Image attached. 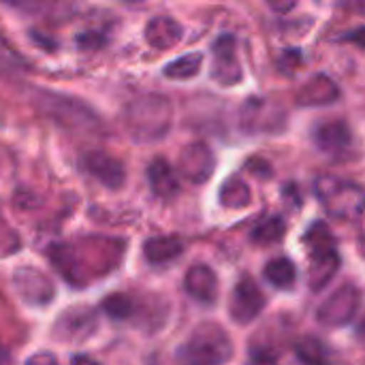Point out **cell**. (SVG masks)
<instances>
[{"instance_id":"cell-1","label":"cell","mask_w":365,"mask_h":365,"mask_svg":"<svg viewBox=\"0 0 365 365\" xmlns=\"http://www.w3.org/2000/svg\"><path fill=\"white\" fill-rule=\"evenodd\" d=\"M233 355V344L216 323L199 325L178 349L175 365H225Z\"/></svg>"},{"instance_id":"cell-2","label":"cell","mask_w":365,"mask_h":365,"mask_svg":"<svg viewBox=\"0 0 365 365\" xmlns=\"http://www.w3.org/2000/svg\"><path fill=\"white\" fill-rule=\"evenodd\" d=\"M171 124V107L167 98L145 96L135 101L126 111V126L135 139L152 141L167 133Z\"/></svg>"},{"instance_id":"cell-3","label":"cell","mask_w":365,"mask_h":365,"mask_svg":"<svg viewBox=\"0 0 365 365\" xmlns=\"http://www.w3.org/2000/svg\"><path fill=\"white\" fill-rule=\"evenodd\" d=\"M314 192L325 210L336 218H359L364 212V190L334 175H321L314 182Z\"/></svg>"},{"instance_id":"cell-4","label":"cell","mask_w":365,"mask_h":365,"mask_svg":"<svg viewBox=\"0 0 365 365\" xmlns=\"http://www.w3.org/2000/svg\"><path fill=\"white\" fill-rule=\"evenodd\" d=\"M361 306V293L353 284L340 287L317 312L319 321L327 327H340L355 319L357 310Z\"/></svg>"},{"instance_id":"cell-5","label":"cell","mask_w":365,"mask_h":365,"mask_svg":"<svg viewBox=\"0 0 365 365\" xmlns=\"http://www.w3.org/2000/svg\"><path fill=\"white\" fill-rule=\"evenodd\" d=\"M265 308V295L259 289V284L252 278H242L237 287L233 289L231 302H229V314L235 323L246 325L252 323L261 310Z\"/></svg>"},{"instance_id":"cell-6","label":"cell","mask_w":365,"mask_h":365,"mask_svg":"<svg viewBox=\"0 0 365 365\" xmlns=\"http://www.w3.org/2000/svg\"><path fill=\"white\" fill-rule=\"evenodd\" d=\"M214 51V64H212V79L222 86H235L242 81L244 73L235 53V36L222 34L212 45Z\"/></svg>"},{"instance_id":"cell-7","label":"cell","mask_w":365,"mask_h":365,"mask_svg":"<svg viewBox=\"0 0 365 365\" xmlns=\"http://www.w3.org/2000/svg\"><path fill=\"white\" fill-rule=\"evenodd\" d=\"M13 287L17 295L30 306H47L53 299V284L34 267H19L13 274Z\"/></svg>"},{"instance_id":"cell-8","label":"cell","mask_w":365,"mask_h":365,"mask_svg":"<svg viewBox=\"0 0 365 365\" xmlns=\"http://www.w3.org/2000/svg\"><path fill=\"white\" fill-rule=\"evenodd\" d=\"M94 329H96V312L92 308L79 306L62 314V319L53 327V334L64 342H81L90 338Z\"/></svg>"},{"instance_id":"cell-9","label":"cell","mask_w":365,"mask_h":365,"mask_svg":"<svg viewBox=\"0 0 365 365\" xmlns=\"http://www.w3.org/2000/svg\"><path fill=\"white\" fill-rule=\"evenodd\" d=\"M178 171L192 184H203L214 171V156L205 143H190L182 150Z\"/></svg>"},{"instance_id":"cell-10","label":"cell","mask_w":365,"mask_h":365,"mask_svg":"<svg viewBox=\"0 0 365 365\" xmlns=\"http://www.w3.org/2000/svg\"><path fill=\"white\" fill-rule=\"evenodd\" d=\"M184 289L195 302H199L203 306H214L218 299V278H216L214 269L207 265H192L186 272Z\"/></svg>"},{"instance_id":"cell-11","label":"cell","mask_w":365,"mask_h":365,"mask_svg":"<svg viewBox=\"0 0 365 365\" xmlns=\"http://www.w3.org/2000/svg\"><path fill=\"white\" fill-rule=\"evenodd\" d=\"M83 167L107 188H120L124 184V167L118 158L105 152H90L83 158Z\"/></svg>"},{"instance_id":"cell-12","label":"cell","mask_w":365,"mask_h":365,"mask_svg":"<svg viewBox=\"0 0 365 365\" xmlns=\"http://www.w3.org/2000/svg\"><path fill=\"white\" fill-rule=\"evenodd\" d=\"M314 143L325 154L336 156V154L351 150L353 135H351V128L340 120L338 122H325V124L314 128Z\"/></svg>"},{"instance_id":"cell-13","label":"cell","mask_w":365,"mask_h":365,"mask_svg":"<svg viewBox=\"0 0 365 365\" xmlns=\"http://www.w3.org/2000/svg\"><path fill=\"white\" fill-rule=\"evenodd\" d=\"M148 180H150L152 192L158 199H173L180 192L178 173H175V169L165 158H156L148 167Z\"/></svg>"},{"instance_id":"cell-14","label":"cell","mask_w":365,"mask_h":365,"mask_svg":"<svg viewBox=\"0 0 365 365\" xmlns=\"http://www.w3.org/2000/svg\"><path fill=\"white\" fill-rule=\"evenodd\" d=\"M184 252V242L175 235H160V237H150L143 244V255L148 263L152 265H167L175 261Z\"/></svg>"},{"instance_id":"cell-15","label":"cell","mask_w":365,"mask_h":365,"mask_svg":"<svg viewBox=\"0 0 365 365\" xmlns=\"http://www.w3.org/2000/svg\"><path fill=\"white\" fill-rule=\"evenodd\" d=\"M340 96V90L338 86L325 77V75H317L314 79H310L297 94V101L299 105H329L334 103L336 98Z\"/></svg>"},{"instance_id":"cell-16","label":"cell","mask_w":365,"mask_h":365,"mask_svg":"<svg viewBox=\"0 0 365 365\" xmlns=\"http://www.w3.org/2000/svg\"><path fill=\"white\" fill-rule=\"evenodd\" d=\"M340 269V255L338 250L327 252V255H319V257H310V267H308V284L312 291H321L325 289L331 278L338 274Z\"/></svg>"},{"instance_id":"cell-17","label":"cell","mask_w":365,"mask_h":365,"mask_svg":"<svg viewBox=\"0 0 365 365\" xmlns=\"http://www.w3.org/2000/svg\"><path fill=\"white\" fill-rule=\"evenodd\" d=\"M182 36V26L171 17H154L145 28V38L156 49H167L175 45Z\"/></svg>"},{"instance_id":"cell-18","label":"cell","mask_w":365,"mask_h":365,"mask_svg":"<svg viewBox=\"0 0 365 365\" xmlns=\"http://www.w3.org/2000/svg\"><path fill=\"white\" fill-rule=\"evenodd\" d=\"M295 357L304 365H331L334 364V353L331 349L314 338V336H302L295 342Z\"/></svg>"},{"instance_id":"cell-19","label":"cell","mask_w":365,"mask_h":365,"mask_svg":"<svg viewBox=\"0 0 365 365\" xmlns=\"http://www.w3.org/2000/svg\"><path fill=\"white\" fill-rule=\"evenodd\" d=\"M263 278L274 287V289H280V291H289L293 289L295 280H297V269H295V263L287 257H280V259H274L265 265L263 269Z\"/></svg>"},{"instance_id":"cell-20","label":"cell","mask_w":365,"mask_h":365,"mask_svg":"<svg viewBox=\"0 0 365 365\" xmlns=\"http://www.w3.org/2000/svg\"><path fill=\"white\" fill-rule=\"evenodd\" d=\"M304 244H306L310 257H319V255H327V252L336 250V237L331 235V231L327 229L325 222H314L308 229Z\"/></svg>"},{"instance_id":"cell-21","label":"cell","mask_w":365,"mask_h":365,"mask_svg":"<svg viewBox=\"0 0 365 365\" xmlns=\"http://www.w3.org/2000/svg\"><path fill=\"white\" fill-rule=\"evenodd\" d=\"M220 203L225 207H231V210L246 207L250 203L248 184L244 180H240V178H231L229 182H225L222 188H220Z\"/></svg>"},{"instance_id":"cell-22","label":"cell","mask_w":365,"mask_h":365,"mask_svg":"<svg viewBox=\"0 0 365 365\" xmlns=\"http://www.w3.org/2000/svg\"><path fill=\"white\" fill-rule=\"evenodd\" d=\"M103 312L111 319V321H128L133 314H135V302L133 297L124 295V293H113V295H107L101 304Z\"/></svg>"},{"instance_id":"cell-23","label":"cell","mask_w":365,"mask_h":365,"mask_svg":"<svg viewBox=\"0 0 365 365\" xmlns=\"http://www.w3.org/2000/svg\"><path fill=\"white\" fill-rule=\"evenodd\" d=\"M201 62H203V56L199 51H192V53H186L173 62H169L165 66V75L171 77V79H190L199 73L201 68Z\"/></svg>"},{"instance_id":"cell-24","label":"cell","mask_w":365,"mask_h":365,"mask_svg":"<svg viewBox=\"0 0 365 365\" xmlns=\"http://www.w3.org/2000/svg\"><path fill=\"white\" fill-rule=\"evenodd\" d=\"M284 231H287L284 220H282L280 216H269V218L261 220V222L255 227V231H252V242L263 244V246L276 244V242H280V240L284 237Z\"/></svg>"},{"instance_id":"cell-25","label":"cell","mask_w":365,"mask_h":365,"mask_svg":"<svg viewBox=\"0 0 365 365\" xmlns=\"http://www.w3.org/2000/svg\"><path fill=\"white\" fill-rule=\"evenodd\" d=\"M77 45L81 49H98V47L105 45V36L98 34V32H81L77 36Z\"/></svg>"},{"instance_id":"cell-26","label":"cell","mask_w":365,"mask_h":365,"mask_svg":"<svg viewBox=\"0 0 365 365\" xmlns=\"http://www.w3.org/2000/svg\"><path fill=\"white\" fill-rule=\"evenodd\" d=\"M248 365H278V359L272 351L267 349H252Z\"/></svg>"},{"instance_id":"cell-27","label":"cell","mask_w":365,"mask_h":365,"mask_svg":"<svg viewBox=\"0 0 365 365\" xmlns=\"http://www.w3.org/2000/svg\"><path fill=\"white\" fill-rule=\"evenodd\" d=\"M26 365H60L58 364V359L51 355V353H36V355H32Z\"/></svg>"},{"instance_id":"cell-28","label":"cell","mask_w":365,"mask_h":365,"mask_svg":"<svg viewBox=\"0 0 365 365\" xmlns=\"http://www.w3.org/2000/svg\"><path fill=\"white\" fill-rule=\"evenodd\" d=\"M297 0H267L269 9L276 11V13H289L293 6H295Z\"/></svg>"},{"instance_id":"cell-29","label":"cell","mask_w":365,"mask_h":365,"mask_svg":"<svg viewBox=\"0 0 365 365\" xmlns=\"http://www.w3.org/2000/svg\"><path fill=\"white\" fill-rule=\"evenodd\" d=\"M71 365H101L98 361H94L92 357H86V355H75Z\"/></svg>"},{"instance_id":"cell-30","label":"cell","mask_w":365,"mask_h":365,"mask_svg":"<svg viewBox=\"0 0 365 365\" xmlns=\"http://www.w3.org/2000/svg\"><path fill=\"white\" fill-rule=\"evenodd\" d=\"M9 359H11V355H9V349L0 344V365H6L9 364Z\"/></svg>"},{"instance_id":"cell-31","label":"cell","mask_w":365,"mask_h":365,"mask_svg":"<svg viewBox=\"0 0 365 365\" xmlns=\"http://www.w3.org/2000/svg\"><path fill=\"white\" fill-rule=\"evenodd\" d=\"M128 2H139V0H128Z\"/></svg>"}]
</instances>
